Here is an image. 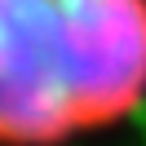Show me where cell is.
Segmentation results:
<instances>
[{
	"label": "cell",
	"instance_id": "obj_1",
	"mask_svg": "<svg viewBox=\"0 0 146 146\" xmlns=\"http://www.w3.org/2000/svg\"><path fill=\"white\" fill-rule=\"evenodd\" d=\"M146 106V0H0V146H75Z\"/></svg>",
	"mask_w": 146,
	"mask_h": 146
}]
</instances>
